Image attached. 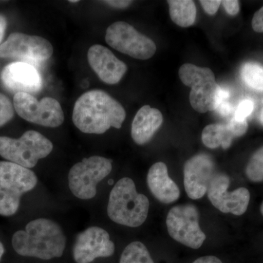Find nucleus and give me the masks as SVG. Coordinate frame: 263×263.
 Segmentation results:
<instances>
[{"label":"nucleus","mask_w":263,"mask_h":263,"mask_svg":"<svg viewBox=\"0 0 263 263\" xmlns=\"http://www.w3.org/2000/svg\"><path fill=\"white\" fill-rule=\"evenodd\" d=\"M125 118L122 105L108 93L99 89L79 97L72 112L76 127L87 134H103L110 127L120 129Z\"/></svg>","instance_id":"f257e3e1"},{"label":"nucleus","mask_w":263,"mask_h":263,"mask_svg":"<svg viewBox=\"0 0 263 263\" xmlns=\"http://www.w3.org/2000/svg\"><path fill=\"white\" fill-rule=\"evenodd\" d=\"M16 253L24 257L48 260L61 257L65 252L66 238L61 227L48 219L31 221L25 230H19L12 238Z\"/></svg>","instance_id":"f03ea898"},{"label":"nucleus","mask_w":263,"mask_h":263,"mask_svg":"<svg viewBox=\"0 0 263 263\" xmlns=\"http://www.w3.org/2000/svg\"><path fill=\"white\" fill-rule=\"evenodd\" d=\"M149 210V200L146 195L138 193L134 181L129 178L119 180L109 197L108 215L115 223L137 228L146 221Z\"/></svg>","instance_id":"7ed1b4c3"},{"label":"nucleus","mask_w":263,"mask_h":263,"mask_svg":"<svg viewBox=\"0 0 263 263\" xmlns=\"http://www.w3.org/2000/svg\"><path fill=\"white\" fill-rule=\"evenodd\" d=\"M52 150L51 142L37 131H27L19 139L0 137V155L26 168L34 167Z\"/></svg>","instance_id":"20e7f679"},{"label":"nucleus","mask_w":263,"mask_h":263,"mask_svg":"<svg viewBox=\"0 0 263 263\" xmlns=\"http://www.w3.org/2000/svg\"><path fill=\"white\" fill-rule=\"evenodd\" d=\"M179 76L181 82L191 88L190 101L194 110L200 114L215 110L219 86L210 68L186 63L180 67Z\"/></svg>","instance_id":"39448f33"},{"label":"nucleus","mask_w":263,"mask_h":263,"mask_svg":"<svg viewBox=\"0 0 263 263\" xmlns=\"http://www.w3.org/2000/svg\"><path fill=\"white\" fill-rule=\"evenodd\" d=\"M112 161L100 156L84 158L72 166L68 175L69 187L81 200H89L97 194V185L110 174Z\"/></svg>","instance_id":"423d86ee"},{"label":"nucleus","mask_w":263,"mask_h":263,"mask_svg":"<svg viewBox=\"0 0 263 263\" xmlns=\"http://www.w3.org/2000/svg\"><path fill=\"white\" fill-rule=\"evenodd\" d=\"M16 113L27 122L46 127H60L65 121L63 110L56 99L37 98L28 93H16L13 98Z\"/></svg>","instance_id":"0eeeda50"},{"label":"nucleus","mask_w":263,"mask_h":263,"mask_svg":"<svg viewBox=\"0 0 263 263\" xmlns=\"http://www.w3.org/2000/svg\"><path fill=\"white\" fill-rule=\"evenodd\" d=\"M105 41L110 47L137 60H148L157 51L155 43L152 39L124 22H114L109 26Z\"/></svg>","instance_id":"6e6552de"},{"label":"nucleus","mask_w":263,"mask_h":263,"mask_svg":"<svg viewBox=\"0 0 263 263\" xmlns=\"http://www.w3.org/2000/svg\"><path fill=\"white\" fill-rule=\"evenodd\" d=\"M199 216L198 210L192 204L172 208L166 219L171 238L190 248H200L206 236L200 229Z\"/></svg>","instance_id":"1a4fd4ad"},{"label":"nucleus","mask_w":263,"mask_h":263,"mask_svg":"<svg viewBox=\"0 0 263 263\" xmlns=\"http://www.w3.org/2000/svg\"><path fill=\"white\" fill-rule=\"evenodd\" d=\"M53 52V46L47 40L24 33H12L0 44V58L14 59L32 65L48 60Z\"/></svg>","instance_id":"9d476101"},{"label":"nucleus","mask_w":263,"mask_h":263,"mask_svg":"<svg viewBox=\"0 0 263 263\" xmlns=\"http://www.w3.org/2000/svg\"><path fill=\"white\" fill-rule=\"evenodd\" d=\"M230 179L226 174H216L208 189V197L216 209L224 214L241 216L247 212L250 193L245 187L228 191Z\"/></svg>","instance_id":"9b49d317"},{"label":"nucleus","mask_w":263,"mask_h":263,"mask_svg":"<svg viewBox=\"0 0 263 263\" xmlns=\"http://www.w3.org/2000/svg\"><path fill=\"white\" fill-rule=\"evenodd\" d=\"M115 252V245L108 232L99 227H91L76 238L73 258L76 263H91L100 257H109Z\"/></svg>","instance_id":"f8f14e48"},{"label":"nucleus","mask_w":263,"mask_h":263,"mask_svg":"<svg viewBox=\"0 0 263 263\" xmlns=\"http://www.w3.org/2000/svg\"><path fill=\"white\" fill-rule=\"evenodd\" d=\"M215 175V164L210 156L200 154L186 161L183 182L188 196L193 200L202 198Z\"/></svg>","instance_id":"ddd939ff"},{"label":"nucleus","mask_w":263,"mask_h":263,"mask_svg":"<svg viewBox=\"0 0 263 263\" xmlns=\"http://www.w3.org/2000/svg\"><path fill=\"white\" fill-rule=\"evenodd\" d=\"M2 81L5 88L12 92L37 93L42 87V79L34 65L15 62L3 69Z\"/></svg>","instance_id":"4468645a"},{"label":"nucleus","mask_w":263,"mask_h":263,"mask_svg":"<svg viewBox=\"0 0 263 263\" xmlns=\"http://www.w3.org/2000/svg\"><path fill=\"white\" fill-rule=\"evenodd\" d=\"M87 59L91 69L100 80L109 85L117 84L127 71V66L114 54L113 52L101 45L90 47Z\"/></svg>","instance_id":"2eb2a0df"},{"label":"nucleus","mask_w":263,"mask_h":263,"mask_svg":"<svg viewBox=\"0 0 263 263\" xmlns=\"http://www.w3.org/2000/svg\"><path fill=\"white\" fill-rule=\"evenodd\" d=\"M37 183L33 171L11 162H0V190L22 197Z\"/></svg>","instance_id":"dca6fc26"},{"label":"nucleus","mask_w":263,"mask_h":263,"mask_svg":"<svg viewBox=\"0 0 263 263\" xmlns=\"http://www.w3.org/2000/svg\"><path fill=\"white\" fill-rule=\"evenodd\" d=\"M147 183L154 196L161 202L172 203L179 198V186L169 177L167 165L164 162H157L150 167Z\"/></svg>","instance_id":"f3484780"},{"label":"nucleus","mask_w":263,"mask_h":263,"mask_svg":"<svg viewBox=\"0 0 263 263\" xmlns=\"http://www.w3.org/2000/svg\"><path fill=\"white\" fill-rule=\"evenodd\" d=\"M163 117L158 109L144 105L137 112L132 124L131 135L138 145L146 144L160 129Z\"/></svg>","instance_id":"a211bd4d"},{"label":"nucleus","mask_w":263,"mask_h":263,"mask_svg":"<svg viewBox=\"0 0 263 263\" xmlns=\"http://www.w3.org/2000/svg\"><path fill=\"white\" fill-rule=\"evenodd\" d=\"M234 138L235 137L228 124H209L204 128L202 133V143L209 148L221 146L224 149H227L231 146Z\"/></svg>","instance_id":"6ab92c4d"},{"label":"nucleus","mask_w":263,"mask_h":263,"mask_svg":"<svg viewBox=\"0 0 263 263\" xmlns=\"http://www.w3.org/2000/svg\"><path fill=\"white\" fill-rule=\"evenodd\" d=\"M170 16L173 22L181 27H189L195 23L197 8L191 0H170Z\"/></svg>","instance_id":"aec40b11"},{"label":"nucleus","mask_w":263,"mask_h":263,"mask_svg":"<svg viewBox=\"0 0 263 263\" xmlns=\"http://www.w3.org/2000/svg\"><path fill=\"white\" fill-rule=\"evenodd\" d=\"M119 263H155L143 243L135 241L123 251Z\"/></svg>","instance_id":"412c9836"},{"label":"nucleus","mask_w":263,"mask_h":263,"mask_svg":"<svg viewBox=\"0 0 263 263\" xmlns=\"http://www.w3.org/2000/svg\"><path fill=\"white\" fill-rule=\"evenodd\" d=\"M242 79L249 87L263 91V66L254 62H247L240 70Z\"/></svg>","instance_id":"4be33fe9"},{"label":"nucleus","mask_w":263,"mask_h":263,"mask_svg":"<svg viewBox=\"0 0 263 263\" xmlns=\"http://www.w3.org/2000/svg\"><path fill=\"white\" fill-rule=\"evenodd\" d=\"M246 175L254 183L263 181V146L256 151L246 167Z\"/></svg>","instance_id":"5701e85b"},{"label":"nucleus","mask_w":263,"mask_h":263,"mask_svg":"<svg viewBox=\"0 0 263 263\" xmlns=\"http://www.w3.org/2000/svg\"><path fill=\"white\" fill-rule=\"evenodd\" d=\"M21 197L0 190V215L10 216L18 211Z\"/></svg>","instance_id":"b1692460"},{"label":"nucleus","mask_w":263,"mask_h":263,"mask_svg":"<svg viewBox=\"0 0 263 263\" xmlns=\"http://www.w3.org/2000/svg\"><path fill=\"white\" fill-rule=\"evenodd\" d=\"M14 108L10 99L0 93V127L5 125L13 119Z\"/></svg>","instance_id":"393cba45"},{"label":"nucleus","mask_w":263,"mask_h":263,"mask_svg":"<svg viewBox=\"0 0 263 263\" xmlns=\"http://www.w3.org/2000/svg\"><path fill=\"white\" fill-rule=\"evenodd\" d=\"M254 108V102L250 99H245L238 104L233 118L238 121L247 120V118L253 112Z\"/></svg>","instance_id":"a878e982"},{"label":"nucleus","mask_w":263,"mask_h":263,"mask_svg":"<svg viewBox=\"0 0 263 263\" xmlns=\"http://www.w3.org/2000/svg\"><path fill=\"white\" fill-rule=\"evenodd\" d=\"M228 125L235 137L243 136L248 129V123L247 120L238 121L233 117L228 123Z\"/></svg>","instance_id":"bb28decb"},{"label":"nucleus","mask_w":263,"mask_h":263,"mask_svg":"<svg viewBox=\"0 0 263 263\" xmlns=\"http://www.w3.org/2000/svg\"><path fill=\"white\" fill-rule=\"evenodd\" d=\"M204 10L209 15H214L219 10L221 5V1L219 0H201L200 1Z\"/></svg>","instance_id":"cd10ccee"},{"label":"nucleus","mask_w":263,"mask_h":263,"mask_svg":"<svg viewBox=\"0 0 263 263\" xmlns=\"http://www.w3.org/2000/svg\"><path fill=\"white\" fill-rule=\"evenodd\" d=\"M227 13L230 15H236L240 11V3L237 0H226L221 1Z\"/></svg>","instance_id":"c85d7f7f"},{"label":"nucleus","mask_w":263,"mask_h":263,"mask_svg":"<svg viewBox=\"0 0 263 263\" xmlns=\"http://www.w3.org/2000/svg\"><path fill=\"white\" fill-rule=\"evenodd\" d=\"M252 27L256 32H263V6L254 13L252 21Z\"/></svg>","instance_id":"c756f323"},{"label":"nucleus","mask_w":263,"mask_h":263,"mask_svg":"<svg viewBox=\"0 0 263 263\" xmlns=\"http://www.w3.org/2000/svg\"><path fill=\"white\" fill-rule=\"evenodd\" d=\"M215 110L222 117H228L233 111V107L228 101L222 102L216 105Z\"/></svg>","instance_id":"7c9ffc66"},{"label":"nucleus","mask_w":263,"mask_h":263,"mask_svg":"<svg viewBox=\"0 0 263 263\" xmlns=\"http://www.w3.org/2000/svg\"><path fill=\"white\" fill-rule=\"evenodd\" d=\"M103 3L106 5H110L114 8H127L133 3V1H127V0H109V1H103Z\"/></svg>","instance_id":"2f4dec72"},{"label":"nucleus","mask_w":263,"mask_h":263,"mask_svg":"<svg viewBox=\"0 0 263 263\" xmlns=\"http://www.w3.org/2000/svg\"><path fill=\"white\" fill-rule=\"evenodd\" d=\"M193 263H222V262L215 256H204L197 259Z\"/></svg>","instance_id":"473e14b6"},{"label":"nucleus","mask_w":263,"mask_h":263,"mask_svg":"<svg viewBox=\"0 0 263 263\" xmlns=\"http://www.w3.org/2000/svg\"><path fill=\"white\" fill-rule=\"evenodd\" d=\"M7 28V19L4 15L0 14V43L4 37L5 30Z\"/></svg>","instance_id":"72a5a7b5"},{"label":"nucleus","mask_w":263,"mask_h":263,"mask_svg":"<svg viewBox=\"0 0 263 263\" xmlns=\"http://www.w3.org/2000/svg\"><path fill=\"white\" fill-rule=\"evenodd\" d=\"M5 252L4 247H3V243L0 242V259L3 257V254Z\"/></svg>","instance_id":"f704fd0d"},{"label":"nucleus","mask_w":263,"mask_h":263,"mask_svg":"<svg viewBox=\"0 0 263 263\" xmlns=\"http://www.w3.org/2000/svg\"><path fill=\"white\" fill-rule=\"evenodd\" d=\"M260 122L263 124V108L260 114Z\"/></svg>","instance_id":"c9c22d12"},{"label":"nucleus","mask_w":263,"mask_h":263,"mask_svg":"<svg viewBox=\"0 0 263 263\" xmlns=\"http://www.w3.org/2000/svg\"><path fill=\"white\" fill-rule=\"evenodd\" d=\"M260 212H261V214H262V216H263V202H262V205H261Z\"/></svg>","instance_id":"e433bc0d"},{"label":"nucleus","mask_w":263,"mask_h":263,"mask_svg":"<svg viewBox=\"0 0 263 263\" xmlns=\"http://www.w3.org/2000/svg\"><path fill=\"white\" fill-rule=\"evenodd\" d=\"M69 2H70V3H78V2L79 1H77V0H74V1H72V0H70V1Z\"/></svg>","instance_id":"4c0bfd02"},{"label":"nucleus","mask_w":263,"mask_h":263,"mask_svg":"<svg viewBox=\"0 0 263 263\" xmlns=\"http://www.w3.org/2000/svg\"><path fill=\"white\" fill-rule=\"evenodd\" d=\"M113 182H114L113 181H108V183H113Z\"/></svg>","instance_id":"58836bf2"}]
</instances>
